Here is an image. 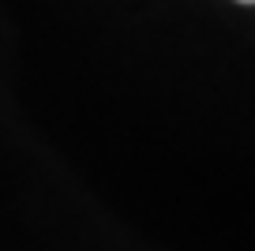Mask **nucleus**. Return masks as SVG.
I'll return each instance as SVG.
<instances>
[{
	"mask_svg": "<svg viewBox=\"0 0 255 251\" xmlns=\"http://www.w3.org/2000/svg\"><path fill=\"white\" fill-rule=\"evenodd\" d=\"M237 4H252V0H237Z\"/></svg>",
	"mask_w": 255,
	"mask_h": 251,
	"instance_id": "obj_1",
	"label": "nucleus"
}]
</instances>
